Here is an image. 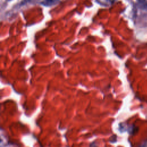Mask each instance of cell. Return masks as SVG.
I'll return each mask as SVG.
<instances>
[{
    "mask_svg": "<svg viewBox=\"0 0 147 147\" xmlns=\"http://www.w3.org/2000/svg\"><path fill=\"white\" fill-rule=\"evenodd\" d=\"M115 0H96V1L102 5L109 6L111 5Z\"/></svg>",
    "mask_w": 147,
    "mask_h": 147,
    "instance_id": "2",
    "label": "cell"
},
{
    "mask_svg": "<svg viewBox=\"0 0 147 147\" xmlns=\"http://www.w3.org/2000/svg\"><path fill=\"white\" fill-rule=\"evenodd\" d=\"M59 1L60 0H43L41 3L45 6H51L58 3Z\"/></svg>",
    "mask_w": 147,
    "mask_h": 147,
    "instance_id": "1",
    "label": "cell"
}]
</instances>
